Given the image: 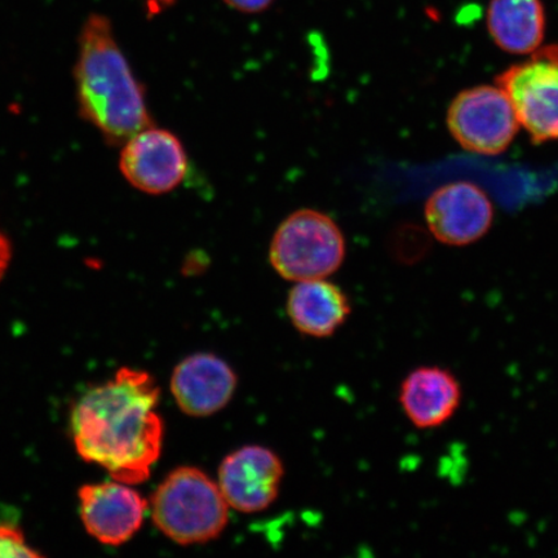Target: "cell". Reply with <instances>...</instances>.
<instances>
[{
	"label": "cell",
	"mask_w": 558,
	"mask_h": 558,
	"mask_svg": "<svg viewBox=\"0 0 558 558\" xmlns=\"http://www.w3.org/2000/svg\"><path fill=\"white\" fill-rule=\"evenodd\" d=\"M159 399L155 378L130 367L89 389L72 414L73 439L81 458L102 466L120 483H144L162 452Z\"/></svg>",
	"instance_id": "cell-1"
},
{
	"label": "cell",
	"mask_w": 558,
	"mask_h": 558,
	"mask_svg": "<svg viewBox=\"0 0 558 558\" xmlns=\"http://www.w3.org/2000/svg\"><path fill=\"white\" fill-rule=\"evenodd\" d=\"M74 81L81 116L105 142L123 145L153 125L144 88L118 45L110 20L100 13L83 24Z\"/></svg>",
	"instance_id": "cell-2"
},
{
	"label": "cell",
	"mask_w": 558,
	"mask_h": 558,
	"mask_svg": "<svg viewBox=\"0 0 558 558\" xmlns=\"http://www.w3.org/2000/svg\"><path fill=\"white\" fill-rule=\"evenodd\" d=\"M229 508L219 485L194 466L167 474L150 499L153 522L180 546L219 538L229 522Z\"/></svg>",
	"instance_id": "cell-3"
},
{
	"label": "cell",
	"mask_w": 558,
	"mask_h": 558,
	"mask_svg": "<svg viewBox=\"0 0 558 558\" xmlns=\"http://www.w3.org/2000/svg\"><path fill=\"white\" fill-rule=\"evenodd\" d=\"M343 233L330 216L299 209L282 221L270 243L269 260L279 276L302 282L327 278L345 259Z\"/></svg>",
	"instance_id": "cell-4"
},
{
	"label": "cell",
	"mask_w": 558,
	"mask_h": 558,
	"mask_svg": "<svg viewBox=\"0 0 558 558\" xmlns=\"http://www.w3.org/2000/svg\"><path fill=\"white\" fill-rule=\"evenodd\" d=\"M495 83L535 144L558 140V45L542 46L525 62L500 73Z\"/></svg>",
	"instance_id": "cell-5"
},
{
	"label": "cell",
	"mask_w": 558,
	"mask_h": 558,
	"mask_svg": "<svg viewBox=\"0 0 558 558\" xmlns=\"http://www.w3.org/2000/svg\"><path fill=\"white\" fill-rule=\"evenodd\" d=\"M446 124L464 150L487 157L505 153L521 129L511 100L498 85L459 93L450 104Z\"/></svg>",
	"instance_id": "cell-6"
},
{
	"label": "cell",
	"mask_w": 558,
	"mask_h": 558,
	"mask_svg": "<svg viewBox=\"0 0 558 558\" xmlns=\"http://www.w3.org/2000/svg\"><path fill=\"white\" fill-rule=\"evenodd\" d=\"M120 169L137 191L159 195L183 183L187 156L183 143L172 132L150 125L122 145Z\"/></svg>",
	"instance_id": "cell-7"
},
{
	"label": "cell",
	"mask_w": 558,
	"mask_h": 558,
	"mask_svg": "<svg viewBox=\"0 0 558 558\" xmlns=\"http://www.w3.org/2000/svg\"><path fill=\"white\" fill-rule=\"evenodd\" d=\"M424 215L438 242L463 247L480 241L492 229L494 206L483 187L471 181H456L429 195Z\"/></svg>",
	"instance_id": "cell-8"
},
{
	"label": "cell",
	"mask_w": 558,
	"mask_h": 558,
	"mask_svg": "<svg viewBox=\"0 0 558 558\" xmlns=\"http://www.w3.org/2000/svg\"><path fill=\"white\" fill-rule=\"evenodd\" d=\"M283 474L277 453L263 446H244L222 460L218 485L230 508L257 513L275 504Z\"/></svg>",
	"instance_id": "cell-9"
},
{
	"label": "cell",
	"mask_w": 558,
	"mask_h": 558,
	"mask_svg": "<svg viewBox=\"0 0 558 558\" xmlns=\"http://www.w3.org/2000/svg\"><path fill=\"white\" fill-rule=\"evenodd\" d=\"M81 518L90 536L107 546H121L143 526L148 501L131 485H85L78 493Z\"/></svg>",
	"instance_id": "cell-10"
},
{
	"label": "cell",
	"mask_w": 558,
	"mask_h": 558,
	"mask_svg": "<svg viewBox=\"0 0 558 558\" xmlns=\"http://www.w3.org/2000/svg\"><path fill=\"white\" fill-rule=\"evenodd\" d=\"M236 375L213 353H195L173 369L171 393L184 414L206 417L218 414L232 401Z\"/></svg>",
	"instance_id": "cell-11"
},
{
	"label": "cell",
	"mask_w": 558,
	"mask_h": 558,
	"mask_svg": "<svg viewBox=\"0 0 558 558\" xmlns=\"http://www.w3.org/2000/svg\"><path fill=\"white\" fill-rule=\"evenodd\" d=\"M462 401V384L446 367H417L401 384L403 413L417 429L442 427L456 416Z\"/></svg>",
	"instance_id": "cell-12"
},
{
	"label": "cell",
	"mask_w": 558,
	"mask_h": 558,
	"mask_svg": "<svg viewBox=\"0 0 558 558\" xmlns=\"http://www.w3.org/2000/svg\"><path fill=\"white\" fill-rule=\"evenodd\" d=\"M292 325L313 338H329L351 314L343 290L325 278L296 282L288 298Z\"/></svg>",
	"instance_id": "cell-13"
},
{
	"label": "cell",
	"mask_w": 558,
	"mask_h": 558,
	"mask_svg": "<svg viewBox=\"0 0 558 558\" xmlns=\"http://www.w3.org/2000/svg\"><path fill=\"white\" fill-rule=\"evenodd\" d=\"M486 25L494 44L501 51L532 54L543 46L546 9L542 0H490Z\"/></svg>",
	"instance_id": "cell-14"
},
{
	"label": "cell",
	"mask_w": 558,
	"mask_h": 558,
	"mask_svg": "<svg viewBox=\"0 0 558 558\" xmlns=\"http://www.w3.org/2000/svg\"><path fill=\"white\" fill-rule=\"evenodd\" d=\"M0 557H40L37 550H34L26 543L25 535L21 529L12 525H0Z\"/></svg>",
	"instance_id": "cell-15"
},
{
	"label": "cell",
	"mask_w": 558,
	"mask_h": 558,
	"mask_svg": "<svg viewBox=\"0 0 558 558\" xmlns=\"http://www.w3.org/2000/svg\"><path fill=\"white\" fill-rule=\"evenodd\" d=\"M235 11L243 13H259L268 10L275 0H225Z\"/></svg>",
	"instance_id": "cell-16"
},
{
	"label": "cell",
	"mask_w": 558,
	"mask_h": 558,
	"mask_svg": "<svg viewBox=\"0 0 558 558\" xmlns=\"http://www.w3.org/2000/svg\"><path fill=\"white\" fill-rule=\"evenodd\" d=\"M12 260V246L9 236L0 230V281H2Z\"/></svg>",
	"instance_id": "cell-17"
},
{
	"label": "cell",
	"mask_w": 558,
	"mask_h": 558,
	"mask_svg": "<svg viewBox=\"0 0 558 558\" xmlns=\"http://www.w3.org/2000/svg\"><path fill=\"white\" fill-rule=\"evenodd\" d=\"M177 0H146V4L149 7V11L157 13L172 5Z\"/></svg>",
	"instance_id": "cell-18"
}]
</instances>
